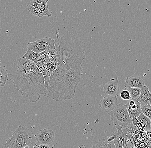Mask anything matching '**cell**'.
I'll return each instance as SVG.
<instances>
[{"instance_id":"5bb4252c","label":"cell","mask_w":151,"mask_h":148,"mask_svg":"<svg viewBox=\"0 0 151 148\" xmlns=\"http://www.w3.org/2000/svg\"><path fill=\"white\" fill-rule=\"evenodd\" d=\"M139 121L143 126V129L145 131H150L151 129V119L144 115L142 113L139 114L137 117Z\"/></svg>"},{"instance_id":"8992f818","label":"cell","mask_w":151,"mask_h":148,"mask_svg":"<svg viewBox=\"0 0 151 148\" xmlns=\"http://www.w3.org/2000/svg\"><path fill=\"white\" fill-rule=\"evenodd\" d=\"M55 139V132L50 128L40 130L36 137L37 142L39 145H50L54 142Z\"/></svg>"},{"instance_id":"d4e9b609","label":"cell","mask_w":151,"mask_h":148,"mask_svg":"<svg viewBox=\"0 0 151 148\" xmlns=\"http://www.w3.org/2000/svg\"><path fill=\"white\" fill-rule=\"evenodd\" d=\"M136 127H137V129H143V126L142 125L141 123H140L139 122H138L136 126Z\"/></svg>"},{"instance_id":"30bf717a","label":"cell","mask_w":151,"mask_h":148,"mask_svg":"<svg viewBox=\"0 0 151 148\" xmlns=\"http://www.w3.org/2000/svg\"><path fill=\"white\" fill-rule=\"evenodd\" d=\"M145 83L142 78L134 74L130 77H127L125 80L124 87H133L141 89L145 86Z\"/></svg>"},{"instance_id":"277c9868","label":"cell","mask_w":151,"mask_h":148,"mask_svg":"<svg viewBox=\"0 0 151 148\" xmlns=\"http://www.w3.org/2000/svg\"><path fill=\"white\" fill-rule=\"evenodd\" d=\"M111 118V120L115 125H119L122 129H128L132 131L137 128L132 124V120L124 103L118 104L111 112L107 113Z\"/></svg>"},{"instance_id":"f1b7e54d","label":"cell","mask_w":151,"mask_h":148,"mask_svg":"<svg viewBox=\"0 0 151 148\" xmlns=\"http://www.w3.org/2000/svg\"><path fill=\"white\" fill-rule=\"evenodd\" d=\"M23 148H29V145L26 146V147H24Z\"/></svg>"},{"instance_id":"83f0119b","label":"cell","mask_w":151,"mask_h":148,"mask_svg":"<svg viewBox=\"0 0 151 148\" xmlns=\"http://www.w3.org/2000/svg\"><path fill=\"white\" fill-rule=\"evenodd\" d=\"M91 148H98V147H97V145H94V146H92V147H91Z\"/></svg>"},{"instance_id":"4fadbf2b","label":"cell","mask_w":151,"mask_h":148,"mask_svg":"<svg viewBox=\"0 0 151 148\" xmlns=\"http://www.w3.org/2000/svg\"><path fill=\"white\" fill-rule=\"evenodd\" d=\"M49 0H32L30 3L42 10L47 16L51 17L52 12L49 11L47 2Z\"/></svg>"},{"instance_id":"484cf974","label":"cell","mask_w":151,"mask_h":148,"mask_svg":"<svg viewBox=\"0 0 151 148\" xmlns=\"http://www.w3.org/2000/svg\"><path fill=\"white\" fill-rule=\"evenodd\" d=\"M38 148H50L49 145H39Z\"/></svg>"},{"instance_id":"8fae6325","label":"cell","mask_w":151,"mask_h":148,"mask_svg":"<svg viewBox=\"0 0 151 148\" xmlns=\"http://www.w3.org/2000/svg\"><path fill=\"white\" fill-rule=\"evenodd\" d=\"M141 106L151 104V94L149 87L145 85L141 89V93L137 99Z\"/></svg>"},{"instance_id":"3957f363","label":"cell","mask_w":151,"mask_h":148,"mask_svg":"<svg viewBox=\"0 0 151 148\" xmlns=\"http://www.w3.org/2000/svg\"><path fill=\"white\" fill-rule=\"evenodd\" d=\"M32 139L30 130L25 126H19L11 137L6 139L5 148H23L31 143Z\"/></svg>"},{"instance_id":"ffe728a7","label":"cell","mask_w":151,"mask_h":148,"mask_svg":"<svg viewBox=\"0 0 151 148\" xmlns=\"http://www.w3.org/2000/svg\"><path fill=\"white\" fill-rule=\"evenodd\" d=\"M47 56H48V58L52 62H55V63H56L57 62V53L55 49H51L48 51Z\"/></svg>"},{"instance_id":"7402d4cb","label":"cell","mask_w":151,"mask_h":148,"mask_svg":"<svg viewBox=\"0 0 151 148\" xmlns=\"http://www.w3.org/2000/svg\"><path fill=\"white\" fill-rule=\"evenodd\" d=\"M121 99L124 101H128L132 99L129 91L127 89L123 90L120 93Z\"/></svg>"},{"instance_id":"5b68a950","label":"cell","mask_w":151,"mask_h":148,"mask_svg":"<svg viewBox=\"0 0 151 148\" xmlns=\"http://www.w3.org/2000/svg\"><path fill=\"white\" fill-rule=\"evenodd\" d=\"M28 49L39 53L45 51L55 49V40L51 38L45 37L33 42L28 43Z\"/></svg>"},{"instance_id":"7c38bea8","label":"cell","mask_w":151,"mask_h":148,"mask_svg":"<svg viewBox=\"0 0 151 148\" xmlns=\"http://www.w3.org/2000/svg\"><path fill=\"white\" fill-rule=\"evenodd\" d=\"M116 128V137L113 140L115 148H124V133L123 132L122 127L119 125H115Z\"/></svg>"},{"instance_id":"9a60e30c","label":"cell","mask_w":151,"mask_h":148,"mask_svg":"<svg viewBox=\"0 0 151 148\" xmlns=\"http://www.w3.org/2000/svg\"><path fill=\"white\" fill-rule=\"evenodd\" d=\"M28 11L30 14L33 15L37 16L39 18H41L45 16H47V15L39 8L36 6H35L29 3V4L27 6Z\"/></svg>"},{"instance_id":"ac0fdd59","label":"cell","mask_w":151,"mask_h":148,"mask_svg":"<svg viewBox=\"0 0 151 148\" xmlns=\"http://www.w3.org/2000/svg\"><path fill=\"white\" fill-rule=\"evenodd\" d=\"M125 89L129 91L130 96L132 99H138L141 93V89L140 88L127 87Z\"/></svg>"},{"instance_id":"9c48e42d","label":"cell","mask_w":151,"mask_h":148,"mask_svg":"<svg viewBox=\"0 0 151 148\" xmlns=\"http://www.w3.org/2000/svg\"><path fill=\"white\" fill-rule=\"evenodd\" d=\"M126 108L130 118L135 117H137L141 113V105L137 99H131L126 101Z\"/></svg>"},{"instance_id":"2e32d148","label":"cell","mask_w":151,"mask_h":148,"mask_svg":"<svg viewBox=\"0 0 151 148\" xmlns=\"http://www.w3.org/2000/svg\"><path fill=\"white\" fill-rule=\"evenodd\" d=\"M22 57L32 61L37 66L38 63L39 62L38 53L35 52L31 50L28 49L26 53L22 56Z\"/></svg>"},{"instance_id":"d6986e66","label":"cell","mask_w":151,"mask_h":148,"mask_svg":"<svg viewBox=\"0 0 151 148\" xmlns=\"http://www.w3.org/2000/svg\"><path fill=\"white\" fill-rule=\"evenodd\" d=\"M8 74L5 67L4 66H0V81L6 84L8 80Z\"/></svg>"},{"instance_id":"7a4b0ae2","label":"cell","mask_w":151,"mask_h":148,"mask_svg":"<svg viewBox=\"0 0 151 148\" xmlns=\"http://www.w3.org/2000/svg\"><path fill=\"white\" fill-rule=\"evenodd\" d=\"M18 69L8 74L14 87L30 102L39 101L47 92L43 75L34 62L22 56L17 62Z\"/></svg>"},{"instance_id":"cb8c5ba5","label":"cell","mask_w":151,"mask_h":148,"mask_svg":"<svg viewBox=\"0 0 151 148\" xmlns=\"http://www.w3.org/2000/svg\"><path fill=\"white\" fill-rule=\"evenodd\" d=\"M131 120H132V124L134 126H136L138 122H139V121L138 119L137 118V117H133L132 119H131Z\"/></svg>"},{"instance_id":"603a6c76","label":"cell","mask_w":151,"mask_h":148,"mask_svg":"<svg viewBox=\"0 0 151 148\" xmlns=\"http://www.w3.org/2000/svg\"><path fill=\"white\" fill-rule=\"evenodd\" d=\"M47 52H48V51H45L38 53L39 61H42L47 59L48 57Z\"/></svg>"},{"instance_id":"ba28073f","label":"cell","mask_w":151,"mask_h":148,"mask_svg":"<svg viewBox=\"0 0 151 148\" xmlns=\"http://www.w3.org/2000/svg\"><path fill=\"white\" fill-rule=\"evenodd\" d=\"M120 82L117 78L110 79L104 86L103 93L105 95L117 97L119 93Z\"/></svg>"},{"instance_id":"4316f807","label":"cell","mask_w":151,"mask_h":148,"mask_svg":"<svg viewBox=\"0 0 151 148\" xmlns=\"http://www.w3.org/2000/svg\"><path fill=\"white\" fill-rule=\"evenodd\" d=\"M6 83L3 82H1V81H0V87H3L5 85Z\"/></svg>"},{"instance_id":"44dd1931","label":"cell","mask_w":151,"mask_h":148,"mask_svg":"<svg viewBox=\"0 0 151 148\" xmlns=\"http://www.w3.org/2000/svg\"><path fill=\"white\" fill-rule=\"evenodd\" d=\"M141 113H142L147 117L151 119V104L141 106Z\"/></svg>"},{"instance_id":"6da1fadb","label":"cell","mask_w":151,"mask_h":148,"mask_svg":"<svg viewBox=\"0 0 151 148\" xmlns=\"http://www.w3.org/2000/svg\"><path fill=\"white\" fill-rule=\"evenodd\" d=\"M55 45L58 55L56 68L51 73L45 97L55 101L72 99L79 85L82 73V64L86 59L85 49L80 39L67 41L58 36L56 31Z\"/></svg>"},{"instance_id":"e0dca14e","label":"cell","mask_w":151,"mask_h":148,"mask_svg":"<svg viewBox=\"0 0 151 148\" xmlns=\"http://www.w3.org/2000/svg\"><path fill=\"white\" fill-rule=\"evenodd\" d=\"M107 137H104L99 139L96 145L98 148H115V144L113 141H108Z\"/></svg>"},{"instance_id":"52a82bcc","label":"cell","mask_w":151,"mask_h":148,"mask_svg":"<svg viewBox=\"0 0 151 148\" xmlns=\"http://www.w3.org/2000/svg\"><path fill=\"white\" fill-rule=\"evenodd\" d=\"M117 97L105 95L99 102V106L106 113L111 112L118 104Z\"/></svg>"}]
</instances>
